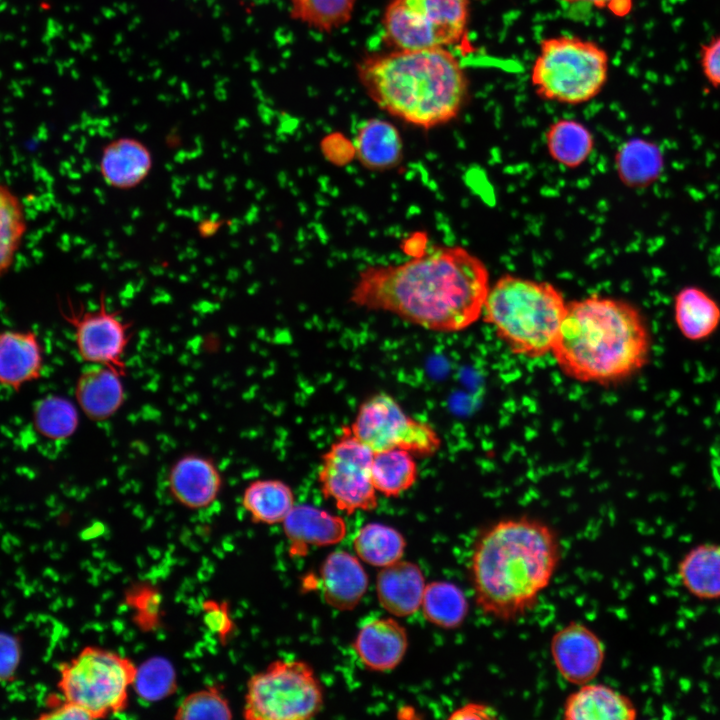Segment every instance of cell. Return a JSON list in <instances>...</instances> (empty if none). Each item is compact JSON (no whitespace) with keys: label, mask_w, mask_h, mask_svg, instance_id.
<instances>
[{"label":"cell","mask_w":720,"mask_h":720,"mask_svg":"<svg viewBox=\"0 0 720 720\" xmlns=\"http://www.w3.org/2000/svg\"><path fill=\"white\" fill-rule=\"evenodd\" d=\"M549 651L560 677L576 686L594 681L606 658L603 640L580 621H570L555 631Z\"/></svg>","instance_id":"cell-13"},{"label":"cell","mask_w":720,"mask_h":720,"mask_svg":"<svg viewBox=\"0 0 720 720\" xmlns=\"http://www.w3.org/2000/svg\"><path fill=\"white\" fill-rule=\"evenodd\" d=\"M122 377L99 364H89L81 372L75 385V398L89 419L104 421L120 409L125 400Z\"/></svg>","instance_id":"cell-22"},{"label":"cell","mask_w":720,"mask_h":720,"mask_svg":"<svg viewBox=\"0 0 720 720\" xmlns=\"http://www.w3.org/2000/svg\"><path fill=\"white\" fill-rule=\"evenodd\" d=\"M374 453L343 427L341 436L322 455L318 482L325 498L348 515L378 505L371 477Z\"/></svg>","instance_id":"cell-11"},{"label":"cell","mask_w":720,"mask_h":720,"mask_svg":"<svg viewBox=\"0 0 720 720\" xmlns=\"http://www.w3.org/2000/svg\"><path fill=\"white\" fill-rule=\"evenodd\" d=\"M41 719H53V720H84L94 719L93 716L81 706L67 701L65 699L58 701L54 704L49 711L45 712L40 716Z\"/></svg>","instance_id":"cell-41"},{"label":"cell","mask_w":720,"mask_h":720,"mask_svg":"<svg viewBox=\"0 0 720 720\" xmlns=\"http://www.w3.org/2000/svg\"><path fill=\"white\" fill-rule=\"evenodd\" d=\"M609 70L606 51L575 36L545 38L531 69L536 94L549 101L578 105L596 97Z\"/></svg>","instance_id":"cell-6"},{"label":"cell","mask_w":720,"mask_h":720,"mask_svg":"<svg viewBox=\"0 0 720 720\" xmlns=\"http://www.w3.org/2000/svg\"><path fill=\"white\" fill-rule=\"evenodd\" d=\"M407 644V633L402 625L393 618H378L361 627L353 647L367 668L387 671L402 661Z\"/></svg>","instance_id":"cell-19"},{"label":"cell","mask_w":720,"mask_h":720,"mask_svg":"<svg viewBox=\"0 0 720 720\" xmlns=\"http://www.w3.org/2000/svg\"><path fill=\"white\" fill-rule=\"evenodd\" d=\"M497 716V711L491 705L480 702H470L453 711L449 719L495 720Z\"/></svg>","instance_id":"cell-42"},{"label":"cell","mask_w":720,"mask_h":720,"mask_svg":"<svg viewBox=\"0 0 720 720\" xmlns=\"http://www.w3.org/2000/svg\"><path fill=\"white\" fill-rule=\"evenodd\" d=\"M152 168V152L137 138L119 137L102 148L99 171L105 183L114 189L136 188L146 180Z\"/></svg>","instance_id":"cell-15"},{"label":"cell","mask_w":720,"mask_h":720,"mask_svg":"<svg viewBox=\"0 0 720 720\" xmlns=\"http://www.w3.org/2000/svg\"><path fill=\"white\" fill-rule=\"evenodd\" d=\"M373 453L402 449L417 457L433 456L442 440L433 426L408 415L391 395L376 393L361 403L349 426Z\"/></svg>","instance_id":"cell-10"},{"label":"cell","mask_w":720,"mask_h":720,"mask_svg":"<svg viewBox=\"0 0 720 720\" xmlns=\"http://www.w3.org/2000/svg\"><path fill=\"white\" fill-rule=\"evenodd\" d=\"M358 75L379 108L423 129L456 118L468 96L466 73L446 47L369 56L358 66Z\"/></svg>","instance_id":"cell-4"},{"label":"cell","mask_w":720,"mask_h":720,"mask_svg":"<svg viewBox=\"0 0 720 720\" xmlns=\"http://www.w3.org/2000/svg\"><path fill=\"white\" fill-rule=\"evenodd\" d=\"M132 687L143 700H162L177 690L176 671L167 659L150 658L137 666Z\"/></svg>","instance_id":"cell-35"},{"label":"cell","mask_w":720,"mask_h":720,"mask_svg":"<svg viewBox=\"0 0 720 720\" xmlns=\"http://www.w3.org/2000/svg\"><path fill=\"white\" fill-rule=\"evenodd\" d=\"M354 145L357 159L370 170H391L403 158L400 132L392 123L383 119L372 118L361 123Z\"/></svg>","instance_id":"cell-24"},{"label":"cell","mask_w":720,"mask_h":720,"mask_svg":"<svg viewBox=\"0 0 720 720\" xmlns=\"http://www.w3.org/2000/svg\"><path fill=\"white\" fill-rule=\"evenodd\" d=\"M567 303L551 283L507 274L490 286L482 317L511 353L535 359L551 353Z\"/></svg>","instance_id":"cell-5"},{"label":"cell","mask_w":720,"mask_h":720,"mask_svg":"<svg viewBox=\"0 0 720 720\" xmlns=\"http://www.w3.org/2000/svg\"><path fill=\"white\" fill-rule=\"evenodd\" d=\"M356 0H290V16L320 32H332L352 18Z\"/></svg>","instance_id":"cell-34"},{"label":"cell","mask_w":720,"mask_h":720,"mask_svg":"<svg viewBox=\"0 0 720 720\" xmlns=\"http://www.w3.org/2000/svg\"><path fill=\"white\" fill-rule=\"evenodd\" d=\"M673 314L681 335L692 342L708 339L720 326V305L697 286H686L677 292Z\"/></svg>","instance_id":"cell-25"},{"label":"cell","mask_w":720,"mask_h":720,"mask_svg":"<svg viewBox=\"0 0 720 720\" xmlns=\"http://www.w3.org/2000/svg\"><path fill=\"white\" fill-rule=\"evenodd\" d=\"M617 168L622 181L631 186L652 182L661 170V157L652 143L642 139L626 142L618 151Z\"/></svg>","instance_id":"cell-33"},{"label":"cell","mask_w":720,"mask_h":720,"mask_svg":"<svg viewBox=\"0 0 720 720\" xmlns=\"http://www.w3.org/2000/svg\"><path fill=\"white\" fill-rule=\"evenodd\" d=\"M414 455L402 449H389L373 455L371 477L377 492L397 497L410 489L418 478Z\"/></svg>","instance_id":"cell-28"},{"label":"cell","mask_w":720,"mask_h":720,"mask_svg":"<svg viewBox=\"0 0 720 720\" xmlns=\"http://www.w3.org/2000/svg\"><path fill=\"white\" fill-rule=\"evenodd\" d=\"M549 155L567 168L584 163L594 148V137L582 123L573 119L553 122L545 133Z\"/></svg>","instance_id":"cell-27"},{"label":"cell","mask_w":720,"mask_h":720,"mask_svg":"<svg viewBox=\"0 0 720 720\" xmlns=\"http://www.w3.org/2000/svg\"><path fill=\"white\" fill-rule=\"evenodd\" d=\"M233 717L232 709L222 690L216 686H207L188 694L175 710L177 720L221 719Z\"/></svg>","instance_id":"cell-37"},{"label":"cell","mask_w":720,"mask_h":720,"mask_svg":"<svg viewBox=\"0 0 720 720\" xmlns=\"http://www.w3.org/2000/svg\"><path fill=\"white\" fill-rule=\"evenodd\" d=\"M320 575L324 600L337 610H352L367 591L368 576L357 557L347 551L330 553Z\"/></svg>","instance_id":"cell-20"},{"label":"cell","mask_w":720,"mask_h":720,"mask_svg":"<svg viewBox=\"0 0 720 720\" xmlns=\"http://www.w3.org/2000/svg\"><path fill=\"white\" fill-rule=\"evenodd\" d=\"M651 348L648 323L636 306L590 295L567 303L551 354L566 377L609 386L641 371Z\"/></svg>","instance_id":"cell-3"},{"label":"cell","mask_w":720,"mask_h":720,"mask_svg":"<svg viewBox=\"0 0 720 720\" xmlns=\"http://www.w3.org/2000/svg\"><path fill=\"white\" fill-rule=\"evenodd\" d=\"M566 720H634L638 709L633 700L619 690L594 681L578 686L564 700Z\"/></svg>","instance_id":"cell-17"},{"label":"cell","mask_w":720,"mask_h":720,"mask_svg":"<svg viewBox=\"0 0 720 720\" xmlns=\"http://www.w3.org/2000/svg\"><path fill=\"white\" fill-rule=\"evenodd\" d=\"M203 622L221 644L225 645L235 630V623L227 601L206 599L201 603Z\"/></svg>","instance_id":"cell-38"},{"label":"cell","mask_w":720,"mask_h":720,"mask_svg":"<svg viewBox=\"0 0 720 720\" xmlns=\"http://www.w3.org/2000/svg\"><path fill=\"white\" fill-rule=\"evenodd\" d=\"M489 289V271L480 258L461 246H435L399 264L367 266L350 299L358 307L450 333L482 317Z\"/></svg>","instance_id":"cell-1"},{"label":"cell","mask_w":720,"mask_h":720,"mask_svg":"<svg viewBox=\"0 0 720 720\" xmlns=\"http://www.w3.org/2000/svg\"><path fill=\"white\" fill-rule=\"evenodd\" d=\"M323 705L322 687L305 662L277 660L247 682L243 716L248 720H304Z\"/></svg>","instance_id":"cell-8"},{"label":"cell","mask_w":720,"mask_h":720,"mask_svg":"<svg viewBox=\"0 0 720 720\" xmlns=\"http://www.w3.org/2000/svg\"><path fill=\"white\" fill-rule=\"evenodd\" d=\"M32 420L35 430L42 437L52 441H64L76 432L79 414L69 399L59 395H47L35 402Z\"/></svg>","instance_id":"cell-32"},{"label":"cell","mask_w":720,"mask_h":720,"mask_svg":"<svg viewBox=\"0 0 720 720\" xmlns=\"http://www.w3.org/2000/svg\"><path fill=\"white\" fill-rule=\"evenodd\" d=\"M353 543L361 560L381 568L401 560L406 546L399 531L381 523H368L361 527Z\"/></svg>","instance_id":"cell-31"},{"label":"cell","mask_w":720,"mask_h":720,"mask_svg":"<svg viewBox=\"0 0 720 720\" xmlns=\"http://www.w3.org/2000/svg\"><path fill=\"white\" fill-rule=\"evenodd\" d=\"M676 574L681 586L700 601L720 600V544L702 542L679 559Z\"/></svg>","instance_id":"cell-23"},{"label":"cell","mask_w":720,"mask_h":720,"mask_svg":"<svg viewBox=\"0 0 720 720\" xmlns=\"http://www.w3.org/2000/svg\"><path fill=\"white\" fill-rule=\"evenodd\" d=\"M60 314L73 327L77 352L85 362L125 375L124 354L133 336L132 322L124 321L118 311L109 310L105 290L99 295L97 309L76 308L68 299L67 308L60 307Z\"/></svg>","instance_id":"cell-12"},{"label":"cell","mask_w":720,"mask_h":720,"mask_svg":"<svg viewBox=\"0 0 720 720\" xmlns=\"http://www.w3.org/2000/svg\"><path fill=\"white\" fill-rule=\"evenodd\" d=\"M124 603L132 612V620L143 632L157 630L163 618V598L160 590L150 582H138L124 593Z\"/></svg>","instance_id":"cell-36"},{"label":"cell","mask_w":720,"mask_h":720,"mask_svg":"<svg viewBox=\"0 0 720 720\" xmlns=\"http://www.w3.org/2000/svg\"><path fill=\"white\" fill-rule=\"evenodd\" d=\"M167 483L171 496L179 504L189 509H203L219 496L223 478L211 458L191 453L173 463Z\"/></svg>","instance_id":"cell-14"},{"label":"cell","mask_w":720,"mask_h":720,"mask_svg":"<svg viewBox=\"0 0 720 720\" xmlns=\"http://www.w3.org/2000/svg\"><path fill=\"white\" fill-rule=\"evenodd\" d=\"M22 646L19 638L6 631H0V682L12 680L19 668Z\"/></svg>","instance_id":"cell-39"},{"label":"cell","mask_w":720,"mask_h":720,"mask_svg":"<svg viewBox=\"0 0 720 720\" xmlns=\"http://www.w3.org/2000/svg\"><path fill=\"white\" fill-rule=\"evenodd\" d=\"M567 3L575 4V3H585L590 4L592 6H595L597 8H609L614 13H622L624 14L623 10L619 6V4H622L627 9L630 8V1L629 0H563Z\"/></svg>","instance_id":"cell-43"},{"label":"cell","mask_w":720,"mask_h":720,"mask_svg":"<svg viewBox=\"0 0 720 720\" xmlns=\"http://www.w3.org/2000/svg\"><path fill=\"white\" fill-rule=\"evenodd\" d=\"M282 523L294 555H304L311 546L339 543L347 532L342 517L309 504L294 505Z\"/></svg>","instance_id":"cell-16"},{"label":"cell","mask_w":720,"mask_h":720,"mask_svg":"<svg viewBox=\"0 0 720 720\" xmlns=\"http://www.w3.org/2000/svg\"><path fill=\"white\" fill-rule=\"evenodd\" d=\"M700 66L708 83L720 89V34L702 46Z\"/></svg>","instance_id":"cell-40"},{"label":"cell","mask_w":720,"mask_h":720,"mask_svg":"<svg viewBox=\"0 0 720 720\" xmlns=\"http://www.w3.org/2000/svg\"><path fill=\"white\" fill-rule=\"evenodd\" d=\"M137 672L134 662L98 646H86L61 664L58 688L63 699L73 702L94 719L121 713Z\"/></svg>","instance_id":"cell-7"},{"label":"cell","mask_w":720,"mask_h":720,"mask_svg":"<svg viewBox=\"0 0 720 720\" xmlns=\"http://www.w3.org/2000/svg\"><path fill=\"white\" fill-rule=\"evenodd\" d=\"M27 229V215L22 200L0 181V277L14 265Z\"/></svg>","instance_id":"cell-29"},{"label":"cell","mask_w":720,"mask_h":720,"mask_svg":"<svg viewBox=\"0 0 720 720\" xmlns=\"http://www.w3.org/2000/svg\"><path fill=\"white\" fill-rule=\"evenodd\" d=\"M562 559L557 532L527 516L501 519L474 542L469 578L474 602L486 616L515 621L537 605Z\"/></svg>","instance_id":"cell-2"},{"label":"cell","mask_w":720,"mask_h":720,"mask_svg":"<svg viewBox=\"0 0 720 720\" xmlns=\"http://www.w3.org/2000/svg\"><path fill=\"white\" fill-rule=\"evenodd\" d=\"M426 583L418 565L399 560L382 567L376 579L380 605L390 614L405 617L420 607Z\"/></svg>","instance_id":"cell-21"},{"label":"cell","mask_w":720,"mask_h":720,"mask_svg":"<svg viewBox=\"0 0 720 720\" xmlns=\"http://www.w3.org/2000/svg\"><path fill=\"white\" fill-rule=\"evenodd\" d=\"M468 18L469 0H391L382 24L395 49L416 50L457 43Z\"/></svg>","instance_id":"cell-9"},{"label":"cell","mask_w":720,"mask_h":720,"mask_svg":"<svg viewBox=\"0 0 720 720\" xmlns=\"http://www.w3.org/2000/svg\"><path fill=\"white\" fill-rule=\"evenodd\" d=\"M43 365V347L34 331L0 332V385L19 391L41 376Z\"/></svg>","instance_id":"cell-18"},{"label":"cell","mask_w":720,"mask_h":720,"mask_svg":"<svg viewBox=\"0 0 720 720\" xmlns=\"http://www.w3.org/2000/svg\"><path fill=\"white\" fill-rule=\"evenodd\" d=\"M242 505L256 523H282L295 505L290 486L277 479H258L248 484Z\"/></svg>","instance_id":"cell-26"},{"label":"cell","mask_w":720,"mask_h":720,"mask_svg":"<svg viewBox=\"0 0 720 720\" xmlns=\"http://www.w3.org/2000/svg\"><path fill=\"white\" fill-rule=\"evenodd\" d=\"M421 608L430 623L454 629L466 619L469 603L464 592L454 583L434 581L425 586Z\"/></svg>","instance_id":"cell-30"}]
</instances>
